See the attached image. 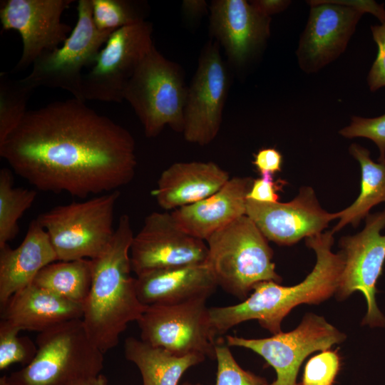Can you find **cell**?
Masks as SVG:
<instances>
[{
	"label": "cell",
	"instance_id": "1",
	"mask_svg": "<svg viewBox=\"0 0 385 385\" xmlns=\"http://www.w3.org/2000/svg\"><path fill=\"white\" fill-rule=\"evenodd\" d=\"M0 156L38 190L81 198L118 190L137 166L131 133L73 97L28 111Z\"/></svg>",
	"mask_w": 385,
	"mask_h": 385
},
{
	"label": "cell",
	"instance_id": "2",
	"mask_svg": "<svg viewBox=\"0 0 385 385\" xmlns=\"http://www.w3.org/2000/svg\"><path fill=\"white\" fill-rule=\"evenodd\" d=\"M332 231L305 239L306 245L316 254V264L304 279L292 286L273 281L257 284L252 293L241 302L231 306L208 309L210 324L215 337L248 320H257L272 334L282 332L284 318L302 304H318L335 294L344 265L342 251L332 250Z\"/></svg>",
	"mask_w": 385,
	"mask_h": 385
},
{
	"label": "cell",
	"instance_id": "3",
	"mask_svg": "<svg viewBox=\"0 0 385 385\" xmlns=\"http://www.w3.org/2000/svg\"><path fill=\"white\" fill-rule=\"evenodd\" d=\"M133 236L130 217L123 214L109 245L92 260V283L82 321L90 339L103 354L117 346L128 324L137 322L146 308L130 274Z\"/></svg>",
	"mask_w": 385,
	"mask_h": 385
},
{
	"label": "cell",
	"instance_id": "4",
	"mask_svg": "<svg viewBox=\"0 0 385 385\" xmlns=\"http://www.w3.org/2000/svg\"><path fill=\"white\" fill-rule=\"evenodd\" d=\"M205 242L206 263L217 285L242 301L260 282H282L268 240L247 215L215 232Z\"/></svg>",
	"mask_w": 385,
	"mask_h": 385
},
{
	"label": "cell",
	"instance_id": "5",
	"mask_svg": "<svg viewBox=\"0 0 385 385\" xmlns=\"http://www.w3.org/2000/svg\"><path fill=\"white\" fill-rule=\"evenodd\" d=\"M36 354L8 376L11 385H72L101 374L103 353L93 344L82 319L38 333Z\"/></svg>",
	"mask_w": 385,
	"mask_h": 385
},
{
	"label": "cell",
	"instance_id": "6",
	"mask_svg": "<svg viewBox=\"0 0 385 385\" xmlns=\"http://www.w3.org/2000/svg\"><path fill=\"white\" fill-rule=\"evenodd\" d=\"M188 87L181 66L154 46L127 84L123 100L133 109L146 137L158 136L166 126L183 133Z\"/></svg>",
	"mask_w": 385,
	"mask_h": 385
},
{
	"label": "cell",
	"instance_id": "7",
	"mask_svg": "<svg viewBox=\"0 0 385 385\" xmlns=\"http://www.w3.org/2000/svg\"><path fill=\"white\" fill-rule=\"evenodd\" d=\"M119 197L115 190L58 205L38 216L58 261L93 260L105 251L115 234L114 210Z\"/></svg>",
	"mask_w": 385,
	"mask_h": 385
},
{
	"label": "cell",
	"instance_id": "8",
	"mask_svg": "<svg viewBox=\"0 0 385 385\" xmlns=\"http://www.w3.org/2000/svg\"><path fill=\"white\" fill-rule=\"evenodd\" d=\"M77 21L66 40L58 48L45 53L32 65L22 81L32 90L39 86L61 88L83 101L82 81L86 68H91L112 31L99 30L92 16V1L79 0Z\"/></svg>",
	"mask_w": 385,
	"mask_h": 385
},
{
	"label": "cell",
	"instance_id": "9",
	"mask_svg": "<svg viewBox=\"0 0 385 385\" xmlns=\"http://www.w3.org/2000/svg\"><path fill=\"white\" fill-rule=\"evenodd\" d=\"M346 337L324 317L307 313L290 332L262 339L227 335L225 342L229 346L254 351L274 369L276 379L267 385H299L297 379L304 360L314 351L329 349L343 342Z\"/></svg>",
	"mask_w": 385,
	"mask_h": 385
},
{
	"label": "cell",
	"instance_id": "10",
	"mask_svg": "<svg viewBox=\"0 0 385 385\" xmlns=\"http://www.w3.org/2000/svg\"><path fill=\"white\" fill-rule=\"evenodd\" d=\"M153 46V26L145 20L113 31L83 76V100L122 102L127 84Z\"/></svg>",
	"mask_w": 385,
	"mask_h": 385
},
{
	"label": "cell",
	"instance_id": "11",
	"mask_svg": "<svg viewBox=\"0 0 385 385\" xmlns=\"http://www.w3.org/2000/svg\"><path fill=\"white\" fill-rule=\"evenodd\" d=\"M385 209L366 217L364 228L354 235L342 237L339 245L344 265L335 296L344 300L355 292L364 295L367 311L362 325L384 327L385 317L378 307L376 294L378 279L385 262Z\"/></svg>",
	"mask_w": 385,
	"mask_h": 385
},
{
	"label": "cell",
	"instance_id": "12",
	"mask_svg": "<svg viewBox=\"0 0 385 385\" xmlns=\"http://www.w3.org/2000/svg\"><path fill=\"white\" fill-rule=\"evenodd\" d=\"M206 299L146 307L137 321L140 339L174 354H200L215 358V337Z\"/></svg>",
	"mask_w": 385,
	"mask_h": 385
},
{
	"label": "cell",
	"instance_id": "13",
	"mask_svg": "<svg viewBox=\"0 0 385 385\" xmlns=\"http://www.w3.org/2000/svg\"><path fill=\"white\" fill-rule=\"evenodd\" d=\"M229 89V74L214 40L206 43L198 58L195 73L188 87L184 109L186 141L206 145L217 137Z\"/></svg>",
	"mask_w": 385,
	"mask_h": 385
},
{
	"label": "cell",
	"instance_id": "14",
	"mask_svg": "<svg viewBox=\"0 0 385 385\" xmlns=\"http://www.w3.org/2000/svg\"><path fill=\"white\" fill-rule=\"evenodd\" d=\"M207 243L187 233L172 213L153 212L133 236L130 250L136 276L150 271L206 263Z\"/></svg>",
	"mask_w": 385,
	"mask_h": 385
},
{
	"label": "cell",
	"instance_id": "15",
	"mask_svg": "<svg viewBox=\"0 0 385 385\" xmlns=\"http://www.w3.org/2000/svg\"><path fill=\"white\" fill-rule=\"evenodd\" d=\"M74 0H1L0 19L4 31H16L23 43L22 54L14 68L18 72L32 66L43 54L66 40L73 28L61 16Z\"/></svg>",
	"mask_w": 385,
	"mask_h": 385
},
{
	"label": "cell",
	"instance_id": "16",
	"mask_svg": "<svg viewBox=\"0 0 385 385\" xmlns=\"http://www.w3.org/2000/svg\"><path fill=\"white\" fill-rule=\"evenodd\" d=\"M310 12L296 51L299 68L315 73L345 51L362 11L339 0L309 1Z\"/></svg>",
	"mask_w": 385,
	"mask_h": 385
},
{
	"label": "cell",
	"instance_id": "17",
	"mask_svg": "<svg viewBox=\"0 0 385 385\" xmlns=\"http://www.w3.org/2000/svg\"><path fill=\"white\" fill-rule=\"evenodd\" d=\"M246 215L264 236L279 245H292L303 238L323 232L337 219L319 205L311 187L301 188L299 194L287 202L247 201Z\"/></svg>",
	"mask_w": 385,
	"mask_h": 385
},
{
	"label": "cell",
	"instance_id": "18",
	"mask_svg": "<svg viewBox=\"0 0 385 385\" xmlns=\"http://www.w3.org/2000/svg\"><path fill=\"white\" fill-rule=\"evenodd\" d=\"M209 31L225 51L230 63L244 67L270 34L271 18L245 0H213L209 6Z\"/></svg>",
	"mask_w": 385,
	"mask_h": 385
},
{
	"label": "cell",
	"instance_id": "19",
	"mask_svg": "<svg viewBox=\"0 0 385 385\" xmlns=\"http://www.w3.org/2000/svg\"><path fill=\"white\" fill-rule=\"evenodd\" d=\"M217 287L207 263L154 270L135 277L138 299L145 307L207 299Z\"/></svg>",
	"mask_w": 385,
	"mask_h": 385
},
{
	"label": "cell",
	"instance_id": "20",
	"mask_svg": "<svg viewBox=\"0 0 385 385\" xmlns=\"http://www.w3.org/2000/svg\"><path fill=\"white\" fill-rule=\"evenodd\" d=\"M253 179L233 177L217 192L171 213L189 235L206 241L212 234L246 215L247 195Z\"/></svg>",
	"mask_w": 385,
	"mask_h": 385
},
{
	"label": "cell",
	"instance_id": "21",
	"mask_svg": "<svg viewBox=\"0 0 385 385\" xmlns=\"http://www.w3.org/2000/svg\"><path fill=\"white\" fill-rule=\"evenodd\" d=\"M230 178L214 162H178L163 171L152 194L160 207L174 210L213 195Z\"/></svg>",
	"mask_w": 385,
	"mask_h": 385
},
{
	"label": "cell",
	"instance_id": "22",
	"mask_svg": "<svg viewBox=\"0 0 385 385\" xmlns=\"http://www.w3.org/2000/svg\"><path fill=\"white\" fill-rule=\"evenodd\" d=\"M58 261L46 230L37 220L31 222L22 242L16 248L0 247L1 309L19 290L31 284L38 272Z\"/></svg>",
	"mask_w": 385,
	"mask_h": 385
},
{
	"label": "cell",
	"instance_id": "23",
	"mask_svg": "<svg viewBox=\"0 0 385 385\" xmlns=\"http://www.w3.org/2000/svg\"><path fill=\"white\" fill-rule=\"evenodd\" d=\"M2 309L1 321L20 331L38 333L83 315V304L34 284L15 293Z\"/></svg>",
	"mask_w": 385,
	"mask_h": 385
},
{
	"label": "cell",
	"instance_id": "24",
	"mask_svg": "<svg viewBox=\"0 0 385 385\" xmlns=\"http://www.w3.org/2000/svg\"><path fill=\"white\" fill-rule=\"evenodd\" d=\"M124 354L138 368L143 385H178L184 373L206 357L200 354H176L133 337L125 339Z\"/></svg>",
	"mask_w": 385,
	"mask_h": 385
},
{
	"label": "cell",
	"instance_id": "25",
	"mask_svg": "<svg viewBox=\"0 0 385 385\" xmlns=\"http://www.w3.org/2000/svg\"><path fill=\"white\" fill-rule=\"evenodd\" d=\"M349 150L361 167L360 193L350 206L336 212L339 220L332 230L333 233L347 224L356 227L369 215L371 207L385 202V164L373 161L369 150L359 144H351Z\"/></svg>",
	"mask_w": 385,
	"mask_h": 385
},
{
	"label": "cell",
	"instance_id": "26",
	"mask_svg": "<svg viewBox=\"0 0 385 385\" xmlns=\"http://www.w3.org/2000/svg\"><path fill=\"white\" fill-rule=\"evenodd\" d=\"M92 277V260L56 261L43 267L32 284L83 305L90 292Z\"/></svg>",
	"mask_w": 385,
	"mask_h": 385
},
{
	"label": "cell",
	"instance_id": "27",
	"mask_svg": "<svg viewBox=\"0 0 385 385\" xmlns=\"http://www.w3.org/2000/svg\"><path fill=\"white\" fill-rule=\"evenodd\" d=\"M36 195L35 190L14 187L11 170H0V247L16 237L18 221L32 205Z\"/></svg>",
	"mask_w": 385,
	"mask_h": 385
},
{
	"label": "cell",
	"instance_id": "28",
	"mask_svg": "<svg viewBox=\"0 0 385 385\" xmlns=\"http://www.w3.org/2000/svg\"><path fill=\"white\" fill-rule=\"evenodd\" d=\"M32 91L21 79H12L6 72L0 73V145L26 114Z\"/></svg>",
	"mask_w": 385,
	"mask_h": 385
},
{
	"label": "cell",
	"instance_id": "29",
	"mask_svg": "<svg viewBox=\"0 0 385 385\" xmlns=\"http://www.w3.org/2000/svg\"><path fill=\"white\" fill-rule=\"evenodd\" d=\"M92 16L101 31H115L145 21L141 3L130 0H91Z\"/></svg>",
	"mask_w": 385,
	"mask_h": 385
},
{
	"label": "cell",
	"instance_id": "30",
	"mask_svg": "<svg viewBox=\"0 0 385 385\" xmlns=\"http://www.w3.org/2000/svg\"><path fill=\"white\" fill-rule=\"evenodd\" d=\"M19 329L1 320L0 369L13 364H29L34 358L37 346L29 337H19Z\"/></svg>",
	"mask_w": 385,
	"mask_h": 385
},
{
	"label": "cell",
	"instance_id": "31",
	"mask_svg": "<svg viewBox=\"0 0 385 385\" xmlns=\"http://www.w3.org/2000/svg\"><path fill=\"white\" fill-rule=\"evenodd\" d=\"M215 355L217 363L215 385H267L265 379L242 369L234 358L229 346L216 342Z\"/></svg>",
	"mask_w": 385,
	"mask_h": 385
},
{
	"label": "cell",
	"instance_id": "32",
	"mask_svg": "<svg viewBox=\"0 0 385 385\" xmlns=\"http://www.w3.org/2000/svg\"><path fill=\"white\" fill-rule=\"evenodd\" d=\"M341 366V357L337 351H321L306 363L299 384L334 385Z\"/></svg>",
	"mask_w": 385,
	"mask_h": 385
},
{
	"label": "cell",
	"instance_id": "33",
	"mask_svg": "<svg viewBox=\"0 0 385 385\" xmlns=\"http://www.w3.org/2000/svg\"><path fill=\"white\" fill-rule=\"evenodd\" d=\"M339 134L347 138L371 140L379 150V163L385 164V113L375 118L352 116L350 124L341 129Z\"/></svg>",
	"mask_w": 385,
	"mask_h": 385
},
{
	"label": "cell",
	"instance_id": "34",
	"mask_svg": "<svg viewBox=\"0 0 385 385\" xmlns=\"http://www.w3.org/2000/svg\"><path fill=\"white\" fill-rule=\"evenodd\" d=\"M373 39L377 45V54L367 76L371 91L385 86V23L371 26Z\"/></svg>",
	"mask_w": 385,
	"mask_h": 385
},
{
	"label": "cell",
	"instance_id": "35",
	"mask_svg": "<svg viewBox=\"0 0 385 385\" xmlns=\"http://www.w3.org/2000/svg\"><path fill=\"white\" fill-rule=\"evenodd\" d=\"M284 180H274V175L270 173L260 174V178L252 180L247 199L261 202H277L279 199V191L286 184Z\"/></svg>",
	"mask_w": 385,
	"mask_h": 385
},
{
	"label": "cell",
	"instance_id": "36",
	"mask_svg": "<svg viewBox=\"0 0 385 385\" xmlns=\"http://www.w3.org/2000/svg\"><path fill=\"white\" fill-rule=\"evenodd\" d=\"M283 157L274 148H262L254 154L252 164L260 174L270 173L274 175L282 170Z\"/></svg>",
	"mask_w": 385,
	"mask_h": 385
},
{
	"label": "cell",
	"instance_id": "37",
	"mask_svg": "<svg viewBox=\"0 0 385 385\" xmlns=\"http://www.w3.org/2000/svg\"><path fill=\"white\" fill-rule=\"evenodd\" d=\"M209 6L205 0H184L182 2L181 11L186 20L192 21L206 14Z\"/></svg>",
	"mask_w": 385,
	"mask_h": 385
},
{
	"label": "cell",
	"instance_id": "38",
	"mask_svg": "<svg viewBox=\"0 0 385 385\" xmlns=\"http://www.w3.org/2000/svg\"><path fill=\"white\" fill-rule=\"evenodd\" d=\"M250 2L260 13L270 18L272 15L285 10L291 4L287 0H254Z\"/></svg>",
	"mask_w": 385,
	"mask_h": 385
},
{
	"label": "cell",
	"instance_id": "39",
	"mask_svg": "<svg viewBox=\"0 0 385 385\" xmlns=\"http://www.w3.org/2000/svg\"><path fill=\"white\" fill-rule=\"evenodd\" d=\"M108 381L103 374H100L95 376H91L81 379L72 385H107Z\"/></svg>",
	"mask_w": 385,
	"mask_h": 385
},
{
	"label": "cell",
	"instance_id": "40",
	"mask_svg": "<svg viewBox=\"0 0 385 385\" xmlns=\"http://www.w3.org/2000/svg\"><path fill=\"white\" fill-rule=\"evenodd\" d=\"M0 385H11L8 376H3L0 378Z\"/></svg>",
	"mask_w": 385,
	"mask_h": 385
},
{
	"label": "cell",
	"instance_id": "41",
	"mask_svg": "<svg viewBox=\"0 0 385 385\" xmlns=\"http://www.w3.org/2000/svg\"><path fill=\"white\" fill-rule=\"evenodd\" d=\"M182 385H201V384H199V383L192 384V383H189V382H185V383H183Z\"/></svg>",
	"mask_w": 385,
	"mask_h": 385
}]
</instances>
